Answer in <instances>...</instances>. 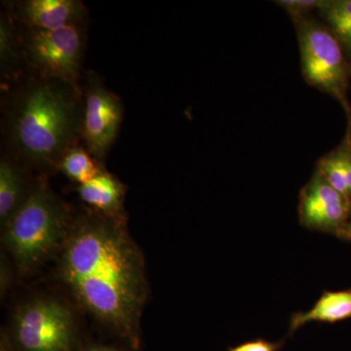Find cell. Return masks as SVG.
Returning <instances> with one entry per match:
<instances>
[{
  "label": "cell",
  "instance_id": "30bf717a",
  "mask_svg": "<svg viewBox=\"0 0 351 351\" xmlns=\"http://www.w3.org/2000/svg\"><path fill=\"white\" fill-rule=\"evenodd\" d=\"M348 319H351V289L324 291L308 311L293 314L289 324V334H293L307 323L334 324Z\"/></svg>",
  "mask_w": 351,
  "mask_h": 351
},
{
  "label": "cell",
  "instance_id": "44dd1931",
  "mask_svg": "<svg viewBox=\"0 0 351 351\" xmlns=\"http://www.w3.org/2000/svg\"><path fill=\"white\" fill-rule=\"evenodd\" d=\"M0 351H12L10 350V348H9V346L7 345V343L5 341H1V348H0Z\"/></svg>",
  "mask_w": 351,
  "mask_h": 351
},
{
  "label": "cell",
  "instance_id": "4fadbf2b",
  "mask_svg": "<svg viewBox=\"0 0 351 351\" xmlns=\"http://www.w3.org/2000/svg\"><path fill=\"white\" fill-rule=\"evenodd\" d=\"M319 11L332 34L351 55V0H325Z\"/></svg>",
  "mask_w": 351,
  "mask_h": 351
},
{
  "label": "cell",
  "instance_id": "5b68a950",
  "mask_svg": "<svg viewBox=\"0 0 351 351\" xmlns=\"http://www.w3.org/2000/svg\"><path fill=\"white\" fill-rule=\"evenodd\" d=\"M13 336L21 351H73V313L56 300H32L16 311Z\"/></svg>",
  "mask_w": 351,
  "mask_h": 351
},
{
  "label": "cell",
  "instance_id": "52a82bcc",
  "mask_svg": "<svg viewBox=\"0 0 351 351\" xmlns=\"http://www.w3.org/2000/svg\"><path fill=\"white\" fill-rule=\"evenodd\" d=\"M351 218V201L315 170L300 193V223L307 230L338 237Z\"/></svg>",
  "mask_w": 351,
  "mask_h": 351
},
{
  "label": "cell",
  "instance_id": "7402d4cb",
  "mask_svg": "<svg viewBox=\"0 0 351 351\" xmlns=\"http://www.w3.org/2000/svg\"><path fill=\"white\" fill-rule=\"evenodd\" d=\"M348 145H351V132L350 136H348Z\"/></svg>",
  "mask_w": 351,
  "mask_h": 351
},
{
  "label": "cell",
  "instance_id": "277c9868",
  "mask_svg": "<svg viewBox=\"0 0 351 351\" xmlns=\"http://www.w3.org/2000/svg\"><path fill=\"white\" fill-rule=\"evenodd\" d=\"M294 21L304 80L346 107L348 68L343 46L330 29L307 16Z\"/></svg>",
  "mask_w": 351,
  "mask_h": 351
},
{
  "label": "cell",
  "instance_id": "2e32d148",
  "mask_svg": "<svg viewBox=\"0 0 351 351\" xmlns=\"http://www.w3.org/2000/svg\"><path fill=\"white\" fill-rule=\"evenodd\" d=\"M15 55V43L11 25L5 18H1L0 22V58L2 63L7 64L12 61Z\"/></svg>",
  "mask_w": 351,
  "mask_h": 351
},
{
  "label": "cell",
  "instance_id": "8992f818",
  "mask_svg": "<svg viewBox=\"0 0 351 351\" xmlns=\"http://www.w3.org/2000/svg\"><path fill=\"white\" fill-rule=\"evenodd\" d=\"M82 34L77 24L53 31L34 29L27 36V57L44 80L73 85L80 71Z\"/></svg>",
  "mask_w": 351,
  "mask_h": 351
},
{
  "label": "cell",
  "instance_id": "8fae6325",
  "mask_svg": "<svg viewBox=\"0 0 351 351\" xmlns=\"http://www.w3.org/2000/svg\"><path fill=\"white\" fill-rule=\"evenodd\" d=\"M77 191L84 202L108 217L115 216L121 209L123 186L108 173L101 172L91 181L80 184Z\"/></svg>",
  "mask_w": 351,
  "mask_h": 351
},
{
  "label": "cell",
  "instance_id": "3957f363",
  "mask_svg": "<svg viewBox=\"0 0 351 351\" xmlns=\"http://www.w3.org/2000/svg\"><path fill=\"white\" fill-rule=\"evenodd\" d=\"M71 228L66 210L41 182L4 225L3 242L18 269L29 274L63 249Z\"/></svg>",
  "mask_w": 351,
  "mask_h": 351
},
{
  "label": "cell",
  "instance_id": "7c38bea8",
  "mask_svg": "<svg viewBox=\"0 0 351 351\" xmlns=\"http://www.w3.org/2000/svg\"><path fill=\"white\" fill-rule=\"evenodd\" d=\"M24 182L17 168L8 161L0 163V221L5 225L24 202Z\"/></svg>",
  "mask_w": 351,
  "mask_h": 351
},
{
  "label": "cell",
  "instance_id": "5bb4252c",
  "mask_svg": "<svg viewBox=\"0 0 351 351\" xmlns=\"http://www.w3.org/2000/svg\"><path fill=\"white\" fill-rule=\"evenodd\" d=\"M60 166L69 179L80 184H86L101 173L98 164L82 149H69L62 158Z\"/></svg>",
  "mask_w": 351,
  "mask_h": 351
},
{
  "label": "cell",
  "instance_id": "ffe728a7",
  "mask_svg": "<svg viewBox=\"0 0 351 351\" xmlns=\"http://www.w3.org/2000/svg\"><path fill=\"white\" fill-rule=\"evenodd\" d=\"M83 351H122L117 350V348H112V346H89L86 350Z\"/></svg>",
  "mask_w": 351,
  "mask_h": 351
},
{
  "label": "cell",
  "instance_id": "ac0fdd59",
  "mask_svg": "<svg viewBox=\"0 0 351 351\" xmlns=\"http://www.w3.org/2000/svg\"><path fill=\"white\" fill-rule=\"evenodd\" d=\"M337 152H338L339 160H341V167L345 172L351 199V152L348 149H339Z\"/></svg>",
  "mask_w": 351,
  "mask_h": 351
},
{
  "label": "cell",
  "instance_id": "e0dca14e",
  "mask_svg": "<svg viewBox=\"0 0 351 351\" xmlns=\"http://www.w3.org/2000/svg\"><path fill=\"white\" fill-rule=\"evenodd\" d=\"M283 346V341L278 343H272V341H265L260 339L256 341H247L242 345L230 348L228 351H279Z\"/></svg>",
  "mask_w": 351,
  "mask_h": 351
},
{
  "label": "cell",
  "instance_id": "9c48e42d",
  "mask_svg": "<svg viewBox=\"0 0 351 351\" xmlns=\"http://www.w3.org/2000/svg\"><path fill=\"white\" fill-rule=\"evenodd\" d=\"M82 4L73 0H29L22 7L27 24L38 31H53L77 24Z\"/></svg>",
  "mask_w": 351,
  "mask_h": 351
},
{
  "label": "cell",
  "instance_id": "6da1fadb",
  "mask_svg": "<svg viewBox=\"0 0 351 351\" xmlns=\"http://www.w3.org/2000/svg\"><path fill=\"white\" fill-rule=\"evenodd\" d=\"M59 272L80 306L132 346H138L147 279L142 254L121 221L91 217L71 226Z\"/></svg>",
  "mask_w": 351,
  "mask_h": 351
},
{
  "label": "cell",
  "instance_id": "ba28073f",
  "mask_svg": "<svg viewBox=\"0 0 351 351\" xmlns=\"http://www.w3.org/2000/svg\"><path fill=\"white\" fill-rule=\"evenodd\" d=\"M122 115L121 103L112 92L99 85L88 90L82 128L88 149L95 156L108 154L119 133Z\"/></svg>",
  "mask_w": 351,
  "mask_h": 351
},
{
  "label": "cell",
  "instance_id": "7a4b0ae2",
  "mask_svg": "<svg viewBox=\"0 0 351 351\" xmlns=\"http://www.w3.org/2000/svg\"><path fill=\"white\" fill-rule=\"evenodd\" d=\"M66 86L44 80L27 88L16 105L11 138L21 156L32 162H61L82 127L75 92Z\"/></svg>",
  "mask_w": 351,
  "mask_h": 351
},
{
  "label": "cell",
  "instance_id": "9a60e30c",
  "mask_svg": "<svg viewBox=\"0 0 351 351\" xmlns=\"http://www.w3.org/2000/svg\"><path fill=\"white\" fill-rule=\"evenodd\" d=\"M276 3L283 8L293 20H297L306 17L311 11L320 10L325 0H278Z\"/></svg>",
  "mask_w": 351,
  "mask_h": 351
},
{
  "label": "cell",
  "instance_id": "d6986e66",
  "mask_svg": "<svg viewBox=\"0 0 351 351\" xmlns=\"http://www.w3.org/2000/svg\"><path fill=\"white\" fill-rule=\"evenodd\" d=\"M338 239L341 240H345V241L351 242V218L350 221L346 223L345 228L341 230V232L339 233Z\"/></svg>",
  "mask_w": 351,
  "mask_h": 351
}]
</instances>
